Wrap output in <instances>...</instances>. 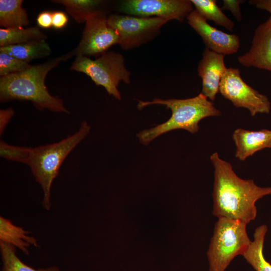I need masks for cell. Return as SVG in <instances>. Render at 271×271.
<instances>
[{"label": "cell", "mask_w": 271, "mask_h": 271, "mask_svg": "<svg viewBox=\"0 0 271 271\" xmlns=\"http://www.w3.org/2000/svg\"><path fill=\"white\" fill-rule=\"evenodd\" d=\"M108 24L117 32L119 45L124 50L132 49L148 42L158 36L161 27L169 22L159 17H140L109 14Z\"/></svg>", "instance_id": "cell-7"}, {"label": "cell", "mask_w": 271, "mask_h": 271, "mask_svg": "<svg viewBox=\"0 0 271 271\" xmlns=\"http://www.w3.org/2000/svg\"><path fill=\"white\" fill-rule=\"evenodd\" d=\"M188 24L201 37L206 48L217 53L231 55L236 53L240 40L235 34H230L211 26L195 10L187 17Z\"/></svg>", "instance_id": "cell-11"}, {"label": "cell", "mask_w": 271, "mask_h": 271, "mask_svg": "<svg viewBox=\"0 0 271 271\" xmlns=\"http://www.w3.org/2000/svg\"><path fill=\"white\" fill-rule=\"evenodd\" d=\"M249 3L257 9L267 11L270 13L271 18V0H251Z\"/></svg>", "instance_id": "cell-29"}, {"label": "cell", "mask_w": 271, "mask_h": 271, "mask_svg": "<svg viewBox=\"0 0 271 271\" xmlns=\"http://www.w3.org/2000/svg\"><path fill=\"white\" fill-rule=\"evenodd\" d=\"M68 22V17L62 11L52 12V27L56 29H61L65 27Z\"/></svg>", "instance_id": "cell-26"}, {"label": "cell", "mask_w": 271, "mask_h": 271, "mask_svg": "<svg viewBox=\"0 0 271 271\" xmlns=\"http://www.w3.org/2000/svg\"><path fill=\"white\" fill-rule=\"evenodd\" d=\"M191 0H124L119 2L118 12L140 17H159L184 21L193 11Z\"/></svg>", "instance_id": "cell-10"}, {"label": "cell", "mask_w": 271, "mask_h": 271, "mask_svg": "<svg viewBox=\"0 0 271 271\" xmlns=\"http://www.w3.org/2000/svg\"><path fill=\"white\" fill-rule=\"evenodd\" d=\"M236 146L235 157L244 161L255 153L265 148H271V130L263 129L251 131L237 128L232 134Z\"/></svg>", "instance_id": "cell-14"}, {"label": "cell", "mask_w": 271, "mask_h": 271, "mask_svg": "<svg viewBox=\"0 0 271 271\" xmlns=\"http://www.w3.org/2000/svg\"><path fill=\"white\" fill-rule=\"evenodd\" d=\"M108 16L101 14L89 19L85 22L78 45L72 51L59 57L61 61L78 56L98 58L107 52L113 45L118 44L119 35L108 24Z\"/></svg>", "instance_id": "cell-8"}, {"label": "cell", "mask_w": 271, "mask_h": 271, "mask_svg": "<svg viewBox=\"0 0 271 271\" xmlns=\"http://www.w3.org/2000/svg\"><path fill=\"white\" fill-rule=\"evenodd\" d=\"M267 227L263 224L257 227L253 234V240L242 255L255 271H271V264L264 258L263 248Z\"/></svg>", "instance_id": "cell-19"}, {"label": "cell", "mask_w": 271, "mask_h": 271, "mask_svg": "<svg viewBox=\"0 0 271 271\" xmlns=\"http://www.w3.org/2000/svg\"><path fill=\"white\" fill-rule=\"evenodd\" d=\"M47 38V35L38 27L0 29V47L46 40Z\"/></svg>", "instance_id": "cell-20"}, {"label": "cell", "mask_w": 271, "mask_h": 271, "mask_svg": "<svg viewBox=\"0 0 271 271\" xmlns=\"http://www.w3.org/2000/svg\"><path fill=\"white\" fill-rule=\"evenodd\" d=\"M23 0L0 1V26L3 28H24L29 25L28 14Z\"/></svg>", "instance_id": "cell-18"}, {"label": "cell", "mask_w": 271, "mask_h": 271, "mask_svg": "<svg viewBox=\"0 0 271 271\" xmlns=\"http://www.w3.org/2000/svg\"><path fill=\"white\" fill-rule=\"evenodd\" d=\"M0 52L8 54L19 60L29 63L33 60L50 56L52 51L46 40H41L0 47Z\"/></svg>", "instance_id": "cell-17"}, {"label": "cell", "mask_w": 271, "mask_h": 271, "mask_svg": "<svg viewBox=\"0 0 271 271\" xmlns=\"http://www.w3.org/2000/svg\"><path fill=\"white\" fill-rule=\"evenodd\" d=\"M51 2L64 6L66 12L78 23H85L89 19L107 14L112 10L110 1L102 0H53Z\"/></svg>", "instance_id": "cell-15"}, {"label": "cell", "mask_w": 271, "mask_h": 271, "mask_svg": "<svg viewBox=\"0 0 271 271\" xmlns=\"http://www.w3.org/2000/svg\"><path fill=\"white\" fill-rule=\"evenodd\" d=\"M70 69L88 75L96 85L103 87L109 95L118 100L121 99L117 88L119 83L130 82V73L125 67L123 57L114 52H107L94 60L76 56Z\"/></svg>", "instance_id": "cell-6"}, {"label": "cell", "mask_w": 271, "mask_h": 271, "mask_svg": "<svg viewBox=\"0 0 271 271\" xmlns=\"http://www.w3.org/2000/svg\"><path fill=\"white\" fill-rule=\"evenodd\" d=\"M36 21L39 27L49 29L52 27V12L43 11L38 14Z\"/></svg>", "instance_id": "cell-27"}, {"label": "cell", "mask_w": 271, "mask_h": 271, "mask_svg": "<svg viewBox=\"0 0 271 271\" xmlns=\"http://www.w3.org/2000/svg\"><path fill=\"white\" fill-rule=\"evenodd\" d=\"M32 148L10 145L0 142V156L6 160L27 164Z\"/></svg>", "instance_id": "cell-23"}, {"label": "cell", "mask_w": 271, "mask_h": 271, "mask_svg": "<svg viewBox=\"0 0 271 271\" xmlns=\"http://www.w3.org/2000/svg\"><path fill=\"white\" fill-rule=\"evenodd\" d=\"M195 10L206 20L214 22L217 25L232 31L234 22L222 11L215 0H191Z\"/></svg>", "instance_id": "cell-21"}, {"label": "cell", "mask_w": 271, "mask_h": 271, "mask_svg": "<svg viewBox=\"0 0 271 271\" xmlns=\"http://www.w3.org/2000/svg\"><path fill=\"white\" fill-rule=\"evenodd\" d=\"M90 129L88 123L83 121L78 130L73 134L55 143L32 148L27 165L42 187L44 194L42 204L46 210H49L51 207V185L59 174L61 165L88 135Z\"/></svg>", "instance_id": "cell-4"}, {"label": "cell", "mask_w": 271, "mask_h": 271, "mask_svg": "<svg viewBox=\"0 0 271 271\" xmlns=\"http://www.w3.org/2000/svg\"><path fill=\"white\" fill-rule=\"evenodd\" d=\"M15 247L0 241L2 271H60L56 266L35 269L24 263L17 255Z\"/></svg>", "instance_id": "cell-22"}, {"label": "cell", "mask_w": 271, "mask_h": 271, "mask_svg": "<svg viewBox=\"0 0 271 271\" xmlns=\"http://www.w3.org/2000/svg\"><path fill=\"white\" fill-rule=\"evenodd\" d=\"M219 92L235 107L248 109L252 116L270 112L268 98L247 84L238 68H227L221 79Z\"/></svg>", "instance_id": "cell-9"}, {"label": "cell", "mask_w": 271, "mask_h": 271, "mask_svg": "<svg viewBox=\"0 0 271 271\" xmlns=\"http://www.w3.org/2000/svg\"><path fill=\"white\" fill-rule=\"evenodd\" d=\"M226 69L224 55L205 48L197 70L202 81L201 93L211 101L219 92L220 81Z\"/></svg>", "instance_id": "cell-13"}, {"label": "cell", "mask_w": 271, "mask_h": 271, "mask_svg": "<svg viewBox=\"0 0 271 271\" xmlns=\"http://www.w3.org/2000/svg\"><path fill=\"white\" fill-rule=\"evenodd\" d=\"M237 60L244 67L271 71L270 17L257 27L249 50L238 56Z\"/></svg>", "instance_id": "cell-12"}, {"label": "cell", "mask_w": 271, "mask_h": 271, "mask_svg": "<svg viewBox=\"0 0 271 271\" xmlns=\"http://www.w3.org/2000/svg\"><path fill=\"white\" fill-rule=\"evenodd\" d=\"M14 110L10 107L5 109L0 110V134L2 135L4 130L10 121L12 117L14 115Z\"/></svg>", "instance_id": "cell-28"}, {"label": "cell", "mask_w": 271, "mask_h": 271, "mask_svg": "<svg viewBox=\"0 0 271 271\" xmlns=\"http://www.w3.org/2000/svg\"><path fill=\"white\" fill-rule=\"evenodd\" d=\"M30 232L13 224L11 221L0 217V241L17 247L25 254H29L30 245L38 246L36 238Z\"/></svg>", "instance_id": "cell-16"}, {"label": "cell", "mask_w": 271, "mask_h": 271, "mask_svg": "<svg viewBox=\"0 0 271 271\" xmlns=\"http://www.w3.org/2000/svg\"><path fill=\"white\" fill-rule=\"evenodd\" d=\"M244 2L241 0H223L222 9L229 11L238 21H240L242 16L239 5Z\"/></svg>", "instance_id": "cell-25"}, {"label": "cell", "mask_w": 271, "mask_h": 271, "mask_svg": "<svg viewBox=\"0 0 271 271\" xmlns=\"http://www.w3.org/2000/svg\"><path fill=\"white\" fill-rule=\"evenodd\" d=\"M153 104L166 106L171 110L172 115L167 121L138 133L140 142L145 145L161 134L174 129H183L195 133L198 131V123L202 119L221 114L220 111L215 107L213 103L202 93L187 99L155 98L151 101L138 100L137 107L142 109Z\"/></svg>", "instance_id": "cell-3"}, {"label": "cell", "mask_w": 271, "mask_h": 271, "mask_svg": "<svg viewBox=\"0 0 271 271\" xmlns=\"http://www.w3.org/2000/svg\"><path fill=\"white\" fill-rule=\"evenodd\" d=\"M29 63L19 60L8 54L0 52V76L19 73L30 68Z\"/></svg>", "instance_id": "cell-24"}, {"label": "cell", "mask_w": 271, "mask_h": 271, "mask_svg": "<svg viewBox=\"0 0 271 271\" xmlns=\"http://www.w3.org/2000/svg\"><path fill=\"white\" fill-rule=\"evenodd\" d=\"M210 159L214 169L212 214L218 218L239 220L246 224L254 220L255 202L271 194V187H261L253 180L239 178L231 164L221 159L217 152Z\"/></svg>", "instance_id": "cell-1"}, {"label": "cell", "mask_w": 271, "mask_h": 271, "mask_svg": "<svg viewBox=\"0 0 271 271\" xmlns=\"http://www.w3.org/2000/svg\"><path fill=\"white\" fill-rule=\"evenodd\" d=\"M61 62L59 57L32 65L24 71L0 78V102L29 101L38 109L69 113L63 100L53 96L45 85L48 73Z\"/></svg>", "instance_id": "cell-2"}, {"label": "cell", "mask_w": 271, "mask_h": 271, "mask_svg": "<svg viewBox=\"0 0 271 271\" xmlns=\"http://www.w3.org/2000/svg\"><path fill=\"white\" fill-rule=\"evenodd\" d=\"M246 225L239 220L218 218L207 253L209 271H225L235 256L247 250L252 241Z\"/></svg>", "instance_id": "cell-5"}]
</instances>
